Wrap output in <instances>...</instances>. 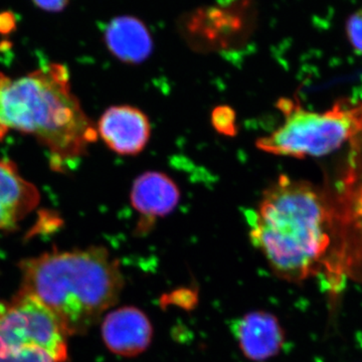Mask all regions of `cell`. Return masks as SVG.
<instances>
[{
	"mask_svg": "<svg viewBox=\"0 0 362 362\" xmlns=\"http://www.w3.org/2000/svg\"><path fill=\"white\" fill-rule=\"evenodd\" d=\"M334 204L322 187L287 175L266 188L250 213V239L277 277H323L333 242Z\"/></svg>",
	"mask_w": 362,
	"mask_h": 362,
	"instance_id": "cell-1",
	"label": "cell"
},
{
	"mask_svg": "<svg viewBox=\"0 0 362 362\" xmlns=\"http://www.w3.org/2000/svg\"><path fill=\"white\" fill-rule=\"evenodd\" d=\"M11 131L37 138L52 169L65 170L87 153L97 127L71 90L66 66L49 64L21 77L0 73V140Z\"/></svg>",
	"mask_w": 362,
	"mask_h": 362,
	"instance_id": "cell-2",
	"label": "cell"
},
{
	"mask_svg": "<svg viewBox=\"0 0 362 362\" xmlns=\"http://www.w3.org/2000/svg\"><path fill=\"white\" fill-rule=\"evenodd\" d=\"M21 293L44 305L62 330L83 334L118 302L124 278L118 259L103 247L45 252L21 265Z\"/></svg>",
	"mask_w": 362,
	"mask_h": 362,
	"instance_id": "cell-3",
	"label": "cell"
},
{
	"mask_svg": "<svg viewBox=\"0 0 362 362\" xmlns=\"http://www.w3.org/2000/svg\"><path fill=\"white\" fill-rule=\"evenodd\" d=\"M283 123L259 138L256 147L273 156L304 159L341 149L362 133V101L340 99L323 111L305 108L299 100L283 97L276 104Z\"/></svg>",
	"mask_w": 362,
	"mask_h": 362,
	"instance_id": "cell-4",
	"label": "cell"
},
{
	"mask_svg": "<svg viewBox=\"0 0 362 362\" xmlns=\"http://www.w3.org/2000/svg\"><path fill=\"white\" fill-rule=\"evenodd\" d=\"M42 345L58 358H68L66 335L44 305L28 295L18 293L0 314V345L11 343Z\"/></svg>",
	"mask_w": 362,
	"mask_h": 362,
	"instance_id": "cell-5",
	"label": "cell"
},
{
	"mask_svg": "<svg viewBox=\"0 0 362 362\" xmlns=\"http://www.w3.org/2000/svg\"><path fill=\"white\" fill-rule=\"evenodd\" d=\"M96 127L98 136L105 144L123 156L141 153L151 136L148 116L131 105H117L107 109Z\"/></svg>",
	"mask_w": 362,
	"mask_h": 362,
	"instance_id": "cell-6",
	"label": "cell"
},
{
	"mask_svg": "<svg viewBox=\"0 0 362 362\" xmlns=\"http://www.w3.org/2000/svg\"><path fill=\"white\" fill-rule=\"evenodd\" d=\"M180 201V187L165 173L146 171L138 176L130 192L131 204L140 218L137 233L148 232L157 221L173 213Z\"/></svg>",
	"mask_w": 362,
	"mask_h": 362,
	"instance_id": "cell-7",
	"label": "cell"
},
{
	"mask_svg": "<svg viewBox=\"0 0 362 362\" xmlns=\"http://www.w3.org/2000/svg\"><path fill=\"white\" fill-rule=\"evenodd\" d=\"M102 337L108 349L116 356L135 357L151 344L153 326L141 309L123 306L105 317Z\"/></svg>",
	"mask_w": 362,
	"mask_h": 362,
	"instance_id": "cell-8",
	"label": "cell"
},
{
	"mask_svg": "<svg viewBox=\"0 0 362 362\" xmlns=\"http://www.w3.org/2000/svg\"><path fill=\"white\" fill-rule=\"evenodd\" d=\"M233 337L243 356L252 362L270 361L285 344V331L277 317L270 312H249L235 321Z\"/></svg>",
	"mask_w": 362,
	"mask_h": 362,
	"instance_id": "cell-9",
	"label": "cell"
},
{
	"mask_svg": "<svg viewBox=\"0 0 362 362\" xmlns=\"http://www.w3.org/2000/svg\"><path fill=\"white\" fill-rule=\"evenodd\" d=\"M40 201L39 190L21 176L16 164L0 160V232L16 228Z\"/></svg>",
	"mask_w": 362,
	"mask_h": 362,
	"instance_id": "cell-10",
	"label": "cell"
},
{
	"mask_svg": "<svg viewBox=\"0 0 362 362\" xmlns=\"http://www.w3.org/2000/svg\"><path fill=\"white\" fill-rule=\"evenodd\" d=\"M104 39L109 52L127 65L144 63L153 52L148 28L135 16L113 18L105 28Z\"/></svg>",
	"mask_w": 362,
	"mask_h": 362,
	"instance_id": "cell-11",
	"label": "cell"
},
{
	"mask_svg": "<svg viewBox=\"0 0 362 362\" xmlns=\"http://www.w3.org/2000/svg\"><path fill=\"white\" fill-rule=\"evenodd\" d=\"M0 362H59L42 345L35 343H11L0 345Z\"/></svg>",
	"mask_w": 362,
	"mask_h": 362,
	"instance_id": "cell-12",
	"label": "cell"
},
{
	"mask_svg": "<svg viewBox=\"0 0 362 362\" xmlns=\"http://www.w3.org/2000/svg\"><path fill=\"white\" fill-rule=\"evenodd\" d=\"M211 122L218 134L226 137H235L238 134L237 115L232 107L228 105H220L214 109Z\"/></svg>",
	"mask_w": 362,
	"mask_h": 362,
	"instance_id": "cell-13",
	"label": "cell"
},
{
	"mask_svg": "<svg viewBox=\"0 0 362 362\" xmlns=\"http://www.w3.org/2000/svg\"><path fill=\"white\" fill-rule=\"evenodd\" d=\"M345 33L352 49L362 56V6L354 11L347 18Z\"/></svg>",
	"mask_w": 362,
	"mask_h": 362,
	"instance_id": "cell-14",
	"label": "cell"
},
{
	"mask_svg": "<svg viewBox=\"0 0 362 362\" xmlns=\"http://www.w3.org/2000/svg\"><path fill=\"white\" fill-rule=\"evenodd\" d=\"M71 0H33V4L49 13H59L64 11Z\"/></svg>",
	"mask_w": 362,
	"mask_h": 362,
	"instance_id": "cell-15",
	"label": "cell"
},
{
	"mask_svg": "<svg viewBox=\"0 0 362 362\" xmlns=\"http://www.w3.org/2000/svg\"><path fill=\"white\" fill-rule=\"evenodd\" d=\"M4 306H2V305H1V304H0V314H1V313H2V311H4Z\"/></svg>",
	"mask_w": 362,
	"mask_h": 362,
	"instance_id": "cell-16",
	"label": "cell"
}]
</instances>
